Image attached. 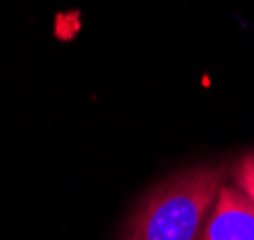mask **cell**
<instances>
[{
    "label": "cell",
    "instance_id": "obj_1",
    "mask_svg": "<svg viewBox=\"0 0 254 240\" xmlns=\"http://www.w3.org/2000/svg\"><path fill=\"white\" fill-rule=\"evenodd\" d=\"M226 174V164H201L168 177L141 200L123 240H199Z\"/></svg>",
    "mask_w": 254,
    "mask_h": 240
},
{
    "label": "cell",
    "instance_id": "obj_2",
    "mask_svg": "<svg viewBox=\"0 0 254 240\" xmlns=\"http://www.w3.org/2000/svg\"><path fill=\"white\" fill-rule=\"evenodd\" d=\"M199 240H254V202L237 187H220Z\"/></svg>",
    "mask_w": 254,
    "mask_h": 240
},
{
    "label": "cell",
    "instance_id": "obj_3",
    "mask_svg": "<svg viewBox=\"0 0 254 240\" xmlns=\"http://www.w3.org/2000/svg\"><path fill=\"white\" fill-rule=\"evenodd\" d=\"M233 179L237 189L254 202V152L241 156L233 166Z\"/></svg>",
    "mask_w": 254,
    "mask_h": 240
}]
</instances>
